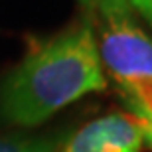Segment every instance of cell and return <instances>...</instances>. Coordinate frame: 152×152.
Segmentation results:
<instances>
[{"mask_svg":"<svg viewBox=\"0 0 152 152\" xmlns=\"http://www.w3.org/2000/svg\"><path fill=\"white\" fill-rule=\"evenodd\" d=\"M124 107L129 109V117L140 126L144 142L152 148V79H138L117 83Z\"/></svg>","mask_w":152,"mask_h":152,"instance_id":"cell-4","label":"cell"},{"mask_svg":"<svg viewBox=\"0 0 152 152\" xmlns=\"http://www.w3.org/2000/svg\"><path fill=\"white\" fill-rule=\"evenodd\" d=\"M97 48L103 69L117 83L152 79V38L138 26L132 10L103 14Z\"/></svg>","mask_w":152,"mask_h":152,"instance_id":"cell-2","label":"cell"},{"mask_svg":"<svg viewBox=\"0 0 152 152\" xmlns=\"http://www.w3.org/2000/svg\"><path fill=\"white\" fill-rule=\"evenodd\" d=\"M69 132V129H57L44 134L0 136V152H59Z\"/></svg>","mask_w":152,"mask_h":152,"instance_id":"cell-5","label":"cell"},{"mask_svg":"<svg viewBox=\"0 0 152 152\" xmlns=\"http://www.w3.org/2000/svg\"><path fill=\"white\" fill-rule=\"evenodd\" d=\"M129 4H130L132 10H136L144 18V22H146L152 30V0H129Z\"/></svg>","mask_w":152,"mask_h":152,"instance_id":"cell-7","label":"cell"},{"mask_svg":"<svg viewBox=\"0 0 152 152\" xmlns=\"http://www.w3.org/2000/svg\"><path fill=\"white\" fill-rule=\"evenodd\" d=\"M91 4L97 6L99 16L111 14V12H118V10H132L129 0H91Z\"/></svg>","mask_w":152,"mask_h":152,"instance_id":"cell-6","label":"cell"},{"mask_svg":"<svg viewBox=\"0 0 152 152\" xmlns=\"http://www.w3.org/2000/svg\"><path fill=\"white\" fill-rule=\"evenodd\" d=\"M79 2H81V4H85V6H89V4H91V0H79Z\"/></svg>","mask_w":152,"mask_h":152,"instance_id":"cell-8","label":"cell"},{"mask_svg":"<svg viewBox=\"0 0 152 152\" xmlns=\"http://www.w3.org/2000/svg\"><path fill=\"white\" fill-rule=\"evenodd\" d=\"M144 136L132 117L109 113L71 130L59 152H140Z\"/></svg>","mask_w":152,"mask_h":152,"instance_id":"cell-3","label":"cell"},{"mask_svg":"<svg viewBox=\"0 0 152 152\" xmlns=\"http://www.w3.org/2000/svg\"><path fill=\"white\" fill-rule=\"evenodd\" d=\"M107 87L97 32L89 16L32 44L0 79V121L34 129L81 97Z\"/></svg>","mask_w":152,"mask_h":152,"instance_id":"cell-1","label":"cell"}]
</instances>
